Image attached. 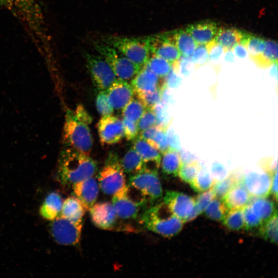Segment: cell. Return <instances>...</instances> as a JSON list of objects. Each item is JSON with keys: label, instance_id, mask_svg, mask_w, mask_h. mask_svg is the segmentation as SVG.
I'll list each match as a JSON object with an SVG mask.
<instances>
[{"label": "cell", "instance_id": "obj_1", "mask_svg": "<svg viewBox=\"0 0 278 278\" xmlns=\"http://www.w3.org/2000/svg\"><path fill=\"white\" fill-rule=\"evenodd\" d=\"M97 170L96 162L90 155L63 147L59 158L57 176L65 186L71 185L93 177Z\"/></svg>", "mask_w": 278, "mask_h": 278}, {"label": "cell", "instance_id": "obj_2", "mask_svg": "<svg viewBox=\"0 0 278 278\" xmlns=\"http://www.w3.org/2000/svg\"><path fill=\"white\" fill-rule=\"evenodd\" d=\"M141 221L147 229L166 237L177 235L184 223L164 202L147 209L142 214Z\"/></svg>", "mask_w": 278, "mask_h": 278}, {"label": "cell", "instance_id": "obj_3", "mask_svg": "<svg viewBox=\"0 0 278 278\" xmlns=\"http://www.w3.org/2000/svg\"><path fill=\"white\" fill-rule=\"evenodd\" d=\"M63 135L64 147L90 155L93 143L90 129L76 117L73 110H66Z\"/></svg>", "mask_w": 278, "mask_h": 278}, {"label": "cell", "instance_id": "obj_4", "mask_svg": "<svg viewBox=\"0 0 278 278\" xmlns=\"http://www.w3.org/2000/svg\"><path fill=\"white\" fill-rule=\"evenodd\" d=\"M112 204L118 217L124 220L137 218L148 199L138 189L128 184L113 195Z\"/></svg>", "mask_w": 278, "mask_h": 278}, {"label": "cell", "instance_id": "obj_5", "mask_svg": "<svg viewBox=\"0 0 278 278\" xmlns=\"http://www.w3.org/2000/svg\"><path fill=\"white\" fill-rule=\"evenodd\" d=\"M94 48L111 67L118 79H132L142 67L131 61L114 47L107 43L96 42Z\"/></svg>", "mask_w": 278, "mask_h": 278}, {"label": "cell", "instance_id": "obj_6", "mask_svg": "<svg viewBox=\"0 0 278 278\" xmlns=\"http://www.w3.org/2000/svg\"><path fill=\"white\" fill-rule=\"evenodd\" d=\"M105 42L112 46L135 64L142 66L150 55L149 37H109Z\"/></svg>", "mask_w": 278, "mask_h": 278}, {"label": "cell", "instance_id": "obj_7", "mask_svg": "<svg viewBox=\"0 0 278 278\" xmlns=\"http://www.w3.org/2000/svg\"><path fill=\"white\" fill-rule=\"evenodd\" d=\"M98 183L108 195H114L126 185L125 172L117 154L112 153L108 155L98 173Z\"/></svg>", "mask_w": 278, "mask_h": 278}, {"label": "cell", "instance_id": "obj_8", "mask_svg": "<svg viewBox=\"0 0 278 278\" xmlns=\"http://www.w3.org/2000/svg\"><path fill=\"white\" fill-rule=\"evenodd\" d=\"M128 184L141 192L150 202H155L162 197V188L157 169L145 167L139 172L131 175Z\"/></svg>", "mask_w": 278, "mask_h": 278}, {"label": "cell", "instance_id": "obj_9", "mask_svg": "<svg viewBox=\"0 0 278 278\" xmlns=\"http://www.w3.org/2000/svg\"><path fill=\"white\" fill-rule=\"evenodd\" d=\"M86 65L96 89L107 90L117 79L109 64L100 55L85 53Z\"/></svg>", "mask_w": 278, "mask_h": 278}, {"label": "cell", "instance_id": "obj_10", "mask_svg": "<svg viewBox=\"0 0 278 278\" xmlns=\"http://www.w3.org/2000/svg\"><path fill=\"white\" fill-rule=\"evenodd\" d=\"M82 222H74L60 215L52 220L51 235L59 244L76 245L81 238Z\"/></svg>", "mask_w": 278, "mask_h": 278}, {"label": "cell", "instance_id": "obj_11", "mask_svg": "<svg viewBox=\"0 0 278 278\" xmlns=\"http://www.w3.org/2000/svg\"><path fill=\"white\" fill-rule=\"evenodd\" d=\"M164 203L184 223L190 221L194 211L195 198L182 193L168 190L163 197Z\"/></svg>", "mask_w": 278, "mask_h": 278}, {"label": "cell", "instance_id": "obj_12", "mask_svg": "<svg viewBox=\"0 0 278 278\" xmlns=\"http://www.w3.org/2000/svg\"><path fill=\"white\" fill-rule=\"evenodd\" d=\"M100 142L103 145H113L124 137L122 120L112 114L102 116L97 124Z\"/></svg>", "mask_w": 278, "mask_h": 278}, {"label": "cell", "instance_id": "obj_13", "mask_svg": "<svg viewBox=\"0 0 278 278\" xmlns=\"http://www.w3.org/2000/svg\"><path fill=\"white\" fill-rule=\"evenodd\" d=\"M150 53L169 61L172 65L181 57L171 32L149 37Z\"/></svg>", "mask_w": 278, "mask_h": 278}, {"label": "cell", "instance_id": "obj_14", "mask_svg": "<svg viewBox=\"0 0 278 278\" xmlns=\"http://www.w3.org/2000/svg\"><path fill=\"white\" fill-rule=\"evenodd\" d=\"M273 175L265 171L249 172L242 176L241 183L252 197H267L270 194Z\"/></svg>", "mask_w": 278, "mask_h": 278}, {"label": "cell", "instance_id": "obj_15", "mask_svg": "<svg viewBox=\"0 0 278 278\" xmlns=\"http://www.w3.org/2000/svg\"><path fill=\"white\" fill-rule=\"evenodd\" d=\"M109 103L113 110H119L133 98L134 90L127 81L117 79L106 90Z\"/></svg>", "mask_w": 278, "mask_h": 278}, {"label": "cell", "instance_id": "obj_16", "mask_svg": "<svg viewBox=\"0 0 278 278\" xmlns=\"http://www.w3.org/2000/svg\"><path fill=\"white\" fill-rule=\"evenodd\" d=\"M89 211L92 221L98 228L110 230L116 223L118 217L111 202L97 203Z\"/></svg>", "mask_w": 278, "mask_h": 278}, {"label": "cell", "instance_id": "obj_17", "mask_svg": "<svg viewBox=\"0 0 278 278\" xmlns=\"http://www.w3.org/2000/svg\"><path fill=\"white\" fill-rule=\"evenodd\" d=\"M72 186L75 197L81 202L86 211H89L98 197L99 187L98 181L93 176Z\"/></svg>", "mask_w": 278, "mask_h": 278}, {"label": "cell", "instance_id": "obj_18", "mask_svg": "<svg viewBox=\"0 0 278 278\" xmlns=\"http://www.w3.org/2000/svg\"><path fill=\"white\" fill-rule=\"evenodd\" d=\"M185 29L198 45H205L214 40L218 27L213 21H205L190 24Z\"/></svg>", "mask_w": 278, "mask_h": 278}, {"label": "cell", "instance_id": "obj_19", "mask_svg": "<svg viewBox=\"0 0 278 278\" xmlns=\"http://www.w3.org/2000/svg\"><path fill=\"white\" fill-rule=\"evenodd\" d=\"M159 81V77L143 66L132 79L131 85L134 92L149 91L161 87Z\"/></svg>", "mask_w": 278, "mask_h": 278}, {"label": "cell", "instance_id": "obj_20", "mask_svg": "<svg viewBox=\"0 0 278 278\" xmlns=\"http://www.w3.org/2000/svg\"><path fill=\"white\" fill-rule=\"evenodd\" d=\"M252 198L251 195L241 183V180L221 200L229 210L242 208L249 203Z\"/></svg>", "mask_w": 278, "mask_h": 278}, {"label": "cell", "instance_id": "obj_21", "mask_svg": "<svg viewBox=\"0 0 278 278\" xmlns=\"http://www.w3.org/2000/svg\"><path fill=\"white\" fill-rule=\"evenodd\" d=\"M244 31L234 27H218L214 40L223 48V51H231L240 44Z\"/></svg>", "mask_w": 278, "mask_h": 278}, {"label": "cell", "instance_id": "obj_22", "mask_svg": "<svg viewBox=\"0 0 278 278\" xmlns=\"http://www.w3.org/2000/svg\"><path fill=\"white\" fill-rule=\"evenodd\" d=\"M133 148L139 154L145 163H152L158 168L160 166L161 153L151 146L142 138L137 137L133 143Z\"/></svg>", "mask_w": 278, "mask_h": 278}, {"label": "cell", "instance_id": "obj_23", "mask_svg": "<svg viewBox=\"0 0 278 278\" xmlns=\"http://www.w3.org/2000/svg\"><path fill=\"white\" fill-rule=\"evenodd\" d=\"M85 211L81 202L75 196H72L63 201L60 215L74 222H82Z\"/></svg>", "mask_w": 278, "mask_h": 278}, {"label": "cell", "instance_id": "obj_24", "mask_svg": "<svg viewBox=\"0 0 278 278\" xmlns=\"http://www.w3.org/2000/svg\"><path fill=\"white\" fill-rule=\"evenodd\" d=\"M63 199L57 193L52 192L48 195L40 209V214L44 219L53 220L61 213Z\"/></svg>", "mask_w": 278, "mask_h": 278}, {"label": "cell", "instance_id": "obj_25", "mask_svg": "<svg viewBox=\"0 0 278 278\" xmlns=\"http://www.w3.org/2000/svg\"><path fill=\"white\" fill-rule=\"evenodd\" d=\"M174 42L181 55L190 57L197 44L185 29H180L171 32Z\"/></svg>", "mask_w": 278, "mask_h": 278}, {"label": "cell", "instance_id": "obj_26", "mask_svg": "<svg viewBox=\"0 0 278 278\" xmlns=\"http://www.w3.org/2000/svg\"><path fill=\"white\" fill-rule=\"evenodd\" d=\"M163 157L161 160L162 171L164 175L176 177L182 162L179 151L168 148L162 153Z\"/></svg>", "mask_w": 278, "mask_h": 278}, {"label": "cell", "instance_id": "obj_27", "mask_svg": "<svg viewBox=\"0 0 278 278\" xmlns=\"http://www.w3.org/2000/svg\"><path fill=\"white\" fill-rule=\"evenodd\" d=\"M249 203L254 213L263 223L277 211L274 202L267 197H252Z\"/></svg>", "mask_w": 278, "mask_h": 278}, {"label": "cell", "instance_id": "obj_28", "mask_svg": "<svg viewBox=\"0 0 278 278\" xmlns=\"http://www.w3.org/2000/svg\"><path fill=\"white\" fill-rule=\"evenodd\" d=\"M265 41L261 37L244 31L240 44L245 47L253 61L263 53Z\"/></svg>", "mask_w": 278, "mask_h": 278}, {"label": "cell", "instance_id": "obj_29", "mask_svg": "<svg viewBox=\"0 0 278 278\" xmlns=\"http://www.w3.org/2000/svg\"><path fill=\"white\" fill-rule=\"evenodd\" d=\"M120 161L124 171L130 175L139 172L146 167L143 159L133 147L125 153Z\"/></svg>", "mask_w": 278, "mask_h": 278}, {"label": "cell", "instance_id": "obj_30", "mask_svg": "<svg viewBox=\"0 0 278 278\" xmlns=\"http://www.w3.org/2000/svg\"><path fill=\"white\" fill-rule=\"evenodd\" d=\"M242 175L232 171L224 179L215 182L211 189L215 197L222 199L223 197L237 184L240 182Z\"/></svg>", "mask_w": 278, "mask_h": 278}, {"label": "cell", "instance_id": "obj_31", "mask_svg": "<svg viewBox=\"0 0 278 278\" xmlns=\"http://www.w3.org/2000/svg\"><path fill=\"white\" fill-rule=\"evenodd\" d=\"M257 66L267 68L274 63H277V44L272 40H266L265 46L263 53L253 60Z\"/></svg>", "mask_w": 278, "mask_h": 278}, {"label": "cell", "instance_id": "obj_32", "mask_svg": "<svg viewBox=\"0 0 278 278\" xmlns=\"http://www.w3.org/2000/svg\"><path fill=\"white\" fill-rule=\"evenodd\" d=\"M259 233L265 240L277 244V211L268 220L264 222L259 228Z\"/></svg>", "mask_w": 278, "mask_h": 278}, {"label": "cell", "instance_id": "obj_33", "mask_svg": "<svg viewBox=\"0 0 278 278\" xmlns=\"http://www.w3.org/2000/svg\"><path fill=\"white\" fill-rule=\"evenodd\" d=\"M214 182L210 172L201 165L197 175L189 184L194 190L201 193L211 189Z\"/></svg>", "mask_w": 278, "mask_h": 278}, {"label": "cell", "instance_id": "obj_34", "mask_svg": "<svg viewBox=\"0 0 278 278\" xmlns=\"http://www.w3.org/2000/svg\"><path fill=\"white\" fill-rule=\"evenodd\" d=\"M159 77H165L172 68V64L166 60L152 55L144 65Z\"/></svg>", "mask_w": 278, "mask_h": 278}, {"label": "cell", "instance_id": "obj_35", "mask_svg": "<svg viewBox=\"0 0 278 278\" xmlns=\"http://www.w3.org/2000/svg\"><path fill=\"white\" fill-rule=\"evenodd\" d=\"M145 109L139 99L132 98L123 108L122 115L123 118L137 123Z\"/></svg>", "mask_w": 278, "mask_h": 278}, {"label": "cell", "instance_id": "obj_36", "mask_svg": "<svg viewBox=\"0 0 278 278\" xmlns=\"http://www.w3.org/2000/svg\"><path fill=\"white\" fill-rule=\"evenodd\" d=\"M228 210L221 199L214 198L207 205L204 212L210 219L222 221Z\"/></svg>", "mask_w": 278, "mask_h": 278}, {"label": "cell", "instance_id": "obj_37", "mask_svg": "<svg viewBox=\"0 0 278 278\" xmlns=\"http://www.w3.org/2000/svg\"><path fill=\"white\" fill-rule=\"evenodd\" d=\"M222 222L227 228L232 231H238L245 228L242 208L228 210Z\"/></svg>", "mask_w": 278, "mask_h": 278}, {"label": "cell", "instance_id": "obj_38", "mask_svg": "<svg viewBox=\"0 0 278 278\" xmlns=\"http://www.w3.org/2000/svg\"><path fill=\"white\" fill-rule=\"evenodd\" d=\"M145 109H153L161 101V86L153 91L134 92Z\"/></svg>", "mask_w": 278, "mask_h": 278}, {"label": "cell", "instance_id": "obj_39", "mask_svg": "<svg viewBox=\"0 0 278 278\" xmlns=\"http://www.w3.org/2000/svg\"><path fill=\"white\" fill-rule=\"evenodd\" d=\"M201 165L196 160L188 163H182L178 175L183 181L190 184L197 175Z\"/></svg>", "mask_w": 278, "mask_h": 278}, {"label": "cell", "instance_id": "obj_40", "mask_svg": "<svg viewBox=\"0 0 278 278\" xmlns=\"http://www.w3.org/2000/svg\"><path fill=\"white\" fill-rule=\"evenodd\" d=\"M215 196L211 189L201 192L195 198L194 211L190 217V221L195 219L202 213L209 203L214 198Z\"/></svg>", "mask_w": 278, "mask_h": 278}, {"label": "cell", "instance_id": "obj_41", "mask_svg": "<svg viewBox=\"0 0 278 278\" xmlns=\"http://www.w3.org/2000/svg\"><path fill=\"white\" fill-rule=\"evenodd\" d=\"M152 109L157 117V125L167 128L171 121L167 105L161 101L157 103Z\"/></svg>", "mask_w": 278, "mask_h": 278}, {"label": "cell", "instance_id": "obj_42", "mask_svg": "<svg viewBox=\"0 0 278 278\" xmlns=\"http://www.w3.org/2000/svg\"><path fill=\"white\" fill-rule=\"evenodd\" d=\"M245 228L247 230L259 229L263 222L253 211L250 203L242 208Z\"/></svg>", "mask_w": 278, "mask_h": 278}, {"label": "cell", "instance_id": "obj_43", "mask_svg": "<svg viewBox=\"0 0 278 278\" xmlns=\"http://www.w3.org/2000/svg\"><path fill=\"white\" fill-rule=\"evenodd\" d=\"M96 107L102 116L112 114L114 110L110 106L106 90L99 91L96 98Z\"/></svg>", "mask_w": 278, "mask_h": 278}, {"label": "cell", "instance_id": "obj_44", "mask_svg": "<svg viewBox=\"0 0 278 278\" xmlns=\"http://www.w3.org/2000/svg\"><path fill=\"white\" fill-rule=\"evenodd\" d=\"M157 125V117L153 109H146L137 122L139 131H143Z\"/></svg>", "mask_w": 278, "mask_h": 278}, {"label": "cell", "instance_id": "obj_45", "mask_svg": "<svg viewBox=\"0 0 278 278\" xmlns=\"http://www.w3.org/2000/svg\"><path fill=\"white\" fill-rule=\"evenodd\" d=\"M191 59L196 68H198L204 64L208 59V54L205 45H197L192 55Z\"/></svg>", "mask_w": 278, "mask_h": 278}, {"label": "cell", "instance_id": "obj_46", "mask_svg": "<svg viewBox=\"0 0 278 278\" xmlns=\"http://www.w3.org/2000/svg\"><path fill=\"white\" fill-rule=\"evenodd\" d=\"M123 123L124 128V136L128 141L135 140L138 136L139 129L137 123L123 118Z\"/></svg>", "mask_w": 278, "mask_h": 278}, {"label": "cell", "instance_id": "obj_47", "mask_svg": "<svg viewBox=\"0 0 278 278\" xmlns=\"http://www.w3.org/2000/svg\"><path fill=\"white\" fill-rule=\"evenodd\" d=\"M208 54V59L217 60L223 50L222 47L214 40L205 45Z\"/></svg>", "mask_w": 278, "mask_h": 278}, {"label": "cell", "instance_id": "obj_48", "mask_svg": "<svg viewBox=\"0 0 278 278\" xmlns=\"http://www.w3.org/2000/svg\"><path fill=\"white\" fill-rule=\"evenodd\" d=\"M211 170L212 177L215 182L224 179L227 176V171L225 167L220 163L217 162L213 163Z\"/></svg>", "mask_w": 278, "mask_h": 278}, {"label": "cell", "instance_id": "obj_49", "mask_svg": "<svg viewBox=\"0 0 278 278\" xmlns=\"http://www.w3.org/2000/svg\"><path fill=\"white\" fill-rule=\"evenodd\" d=\"M164 81L168 88L177 89L181 84L182 79L177 75L176 71L172 67L165 76Z\"/></svg>", "mask_w": 278, "mask_h": 278}, {"label": "cell", "instance_id": "obj_50", "mask_svg": "<svg viewBox=\"0 0 278 278\" xmlns=\"http://www.w3.org/2000/svg\"><path fill=\"white\" fill-rule=\"evenodd\" d=\"M166 136L169 148L180 152L181 147L179 138L174 130L169 127L166 130Z\"/></svg>", "mask_w": 278, "mask_h": 278}, {"label": "cell", "instance_id": "obj_51", "mask_svg": "<svg viewBox=\"0 0 278 278\" xmlns=\"http://www.w3.org/2000/svg\"><path fill=\"white\" fill-rule=\"evenodd\" d=\"M73 111L76 117L80 121L88 125L92 123V117L82 105H78Z\"/></svg>", "mask_w": 278, "mask_h": 278}, {"label": "cell", "instance_id": "obj_52", "mask_svg": "<svg viewBox=\"0 0 278 278\" xmlns=\"http://www.w3.org/2000/svg\"><path fill=\"white\" fill-rule=\"evenodd\" d=\"M270 194H272L276 201L277 199V171L275 172L272 177Z\"/></svg>", "mask_w": 278, "mask_h": 278}, {"label": "cell", "instance_id": "obj_53", "mask_svg": "<svg viewBox=\"0 0 278 278\" xmlns=\"http://www.w3.org/2000/svg\"><path fill=\"white\" fill-rule=\"evenodd\" d=\"M180 155L182 163H188L196 161L195 157L188 151L180 150Z\"/></svg>", "mask_w": 278, "mask_h": 278}, {"label": "cell", "instance_id": "obj_54", "mask_svg": "<svg viewBox=\"0 0 278 278\" xmlns=\"http://www.w3.org/2000/svg\"><path fill=\"white\" fill-rule=\"evenodd\" d=\"M36 0H9V2L12 6L18 8H22L32 4Z\"/></svg>", "mask_w": 278, "mask_h": 278}, {"label": "cell", "instance_id": "obj_55", "mask_svg": "<svg viewBox=\"0 0 278 278\" xmlns=\"http://www.w3.org/2000/svg\"><path fill=\"white\" fill-rule=\"evenodd\" d=\"M233 49L235 54L240 58H244L247 56V50L240 44L237 45Z\"/></svg>", "mask_w": 278, "mask_h": 278}, {"label": "cell", "instance_id": "obj_56", "mask_svg": "<svg viewBox=\"0 0 278 278\" xmlns=\"http://www.w3.org/2000/svg\"><path fill=\"white\" fill-rule=\"evenodd\" d=\"M273 65V66L271 70L270 75L272 77L277 78V63H274Z\"/></svg>", "mask_w": 278, "mask_h": 278}, {"label": "cell", "instance_id": "obj_57", "mask_svg": "<svg viewBox=\"0 0 278 278\" xmlns=\"http://www.w3.org/2000/svg\"><path fill=\"white\" fill-rule=\"evenodd\" d=\"M228 53L225 56V60L228 62H232L234 60L233 54L230 51H227Z\"/></svg>", "mask_w": 278, "mask_h": 278}, {"label": "cell", "instance_id": "obj_58", "mask_svg": "<svg viewBox=\"0 0 278 278\" xmlns=\"http://www.w3.org/2000/svg\"><path fill=\"white\" fill-rule=\"evenodd\" d=\"M0 5L9 6V0H0Z\"/></svg>", "mask_w": 278, "mask_h": 278}]
</instances>
